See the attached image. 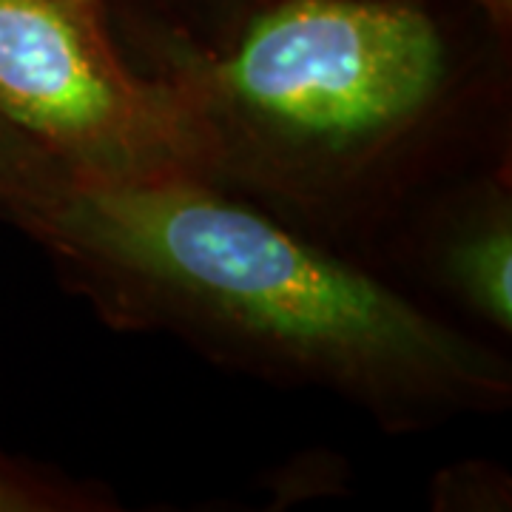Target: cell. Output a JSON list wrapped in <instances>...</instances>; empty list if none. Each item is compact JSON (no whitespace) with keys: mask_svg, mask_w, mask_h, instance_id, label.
I'll use <instances>...</instances> for the list:
<instances>
[{"mask_svg":"<svg viewBox=\"0 0 512 512\" xmlns=\"http://www.w3.org/2000/svg\"><path fill=\"white\" fill-rule=\"evenodd\" d=\"M15 225L114 325L168 330L231 365L330 387L384 424L510 402L498 353L205 177H66Z\"/></svg>","mask_w":512,"mask_h":512,"instance_id":"obj_1","label":"cell"},{"mask_svg":"<svg viewBox=\"0 0 512 512\" xmlns=\"http://www.w3.org/2000/svg\"><path fill=\"white\" fill-rule=\"evenodd\" d=\"M109 487L18 458L0 447V512H109Z\"/></svg>","mask_w":512,"mask_h":512,"instance_id":"obj_5","label":"cell"},{"mask_svg":"<svg viewBox=\"0 0 512 512\" xmlns=\"http://www.w3.org/2000/svg\"><path fill=\"white\" fill-rule=\"evenodd\" d=\"M444 276L458 299L495 330L512 328L510 202L493 200L473 211L444 245Z\"/></svg>","mask_w":512,"mask_h":512,"instance_id":"obj_4","label":"cell"},{"mask_svg":"<svg viewBox=\"0 0 512 512\" xmlns=\"http://www.w3.org/2000/svg\"><path fill=\"white\" fill-rule=\"evenodd\" d=\"M444 43L393 0H282L220 57L171 80L208 131L217 171L308 183L362 168L439 103Z\"/></svg>","mask_w":512,"mask_h":512,"instance_id":"obj_2","label":"cell"},{"mask_svg":"<svg viewBox=\"0 0 512 512\" xmlns=\"http://www.w3.org/2000/svg\"><path fill=\"white\" fill-rule=\"evenodd\" d=\"M476 3L493 18V23H498V26H507V23H510L512 0H476Z\"/></svg>","mask_w":512,"mask_h":512,"instance_id":"obj_7","label":"cell"},{"mask_svg":"<svg viewBox=\"0 0 512 512\" xmlns=\"http://www.w3.org/2000/svg\"><path fill=\"white\" fill-rule=\"evenodd\" d=\"M60 180L63 168L0 117V220L15 222Z\"/></svg>","mask_w":512,"mask_h":512,"instance_id":"obj_6","label":"cell"},{"mask_svg":"<svg viewBox=\"0 0 512 512\" xmlns=\"http://www.w3.org/2000/svg\"><path fill=\"white\" fill-rule=\"evenodd\" d=\"M0 117L77 183L217 174L180 86L128 66L100 0H0Z\"/></svg>","mask_w":512,"mask_h":512,"instance_id":"obj_3","label":"cell"}]
</instances>
